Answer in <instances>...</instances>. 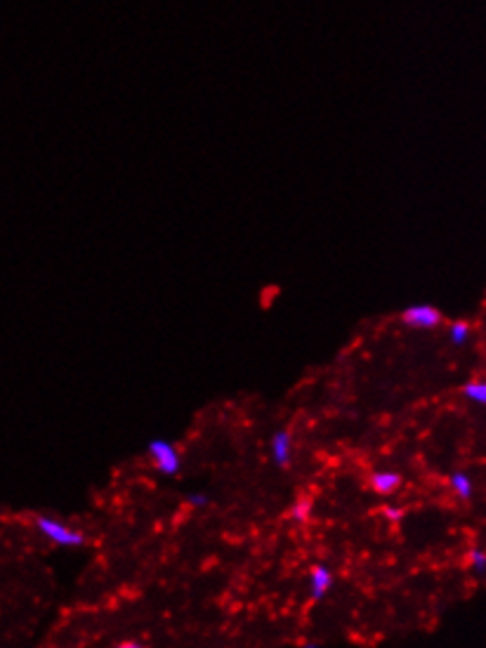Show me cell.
Returning a JSON list of instances; mask_svg holds the SVG:
<instances>
[{
    "mask_svg": "<svg viewBox=\"0 0 486 648\" xmlns=\"http://www.w3.org/2000/svg\"><path fill=\"white\" fill-rule=\"evenodd\" d=\"M34 526L43 538L55 542V544H60V548L76 550V548H83V544L87 542V538L81 533V530L57 521L52 517H46V514H38V517H34Z\"/></svg>",
    "mask_w": 486,
    "mask_h": 648,
    "instance_id": "6da1fadb",
    "label": "cell"
},
{
    "mask_svg": "<svg viewBox=\"0 0 486 648\" xmlns=\"http://www.w3.org/2000/svg\"><path fill=\"white\" fill-rule=\"evenodd\" d=\"M146 458L152 460L158 475H164L168 479L178 477L182 469V455L178 446L170 444L166 439H152L150 444H146Z\"/></svg>",
    "mask_w": 486,
    "mask_h": 648,
    "instance_id": "7a4b0ae2",
    "label": "cell"
},
{
    "mask_svg": "<svg viewBox=\"0 0 486 648\" xmlns=\"http://www.w3.org/2000/svg\"><path fill=\"white\" fill-rule=\"evenodd\" d=\"M402 321L406 323L408 328H416V331H435L437 326H441V316L439 309L430 307V304H411L408 309H404Z\"/></svg>",
    "mask_w": 486,
    "mask_h": 648,
    "instance_id": "3957f363",
    "label": "cell"
},
{
    "mask_svg": "<svg viewBox=\"0 0 486 648\" xmlns=\"http://www.w3.org/2000/svg\"><path fill=\"white\" fill-rule=\"evenodd\" d=\"M293 434L291 430H276L270 439V453H272V463L282 469L291 467L293 460Z\"/></svg>",
    "mask_w": 486,
    "mask_h": 648,
    "instance_id": "277c9868",
    "label": "cell"
},
{
    "mask_svg": "<svg viewBox=\"0 0 486 648\" xmlns=\"http://www.w3.org/2000/svg\"><path fill=\"white\" fill-rule=\"evenodd\" d=\"M333 587V571L329 564H315L312 571H309V597L315 601L327 599Z\"/></svg>",
    "mask_w": 486,
    "mask_h": 648,
    "instance_id": "5b68a950",
    "label": "cell"
},
{
    "mask_svg": "<svg viewBox=\"0 0 486 648\" xmlns=\"http://www.w3.org/2000/svg\"><path fill=\"white\" fill-rule=\"evenodd\" d=\"M368 485H371L378 495H392L402 485V477L396 475V471L378 469V471H374L371 479H368Z\"/></svg>",
    "mask_w": 486,
    "mask_h": 648,
    "instance_id": "8992f818",
    "label": "cell"
},
{
    "mask_svg": "<svg viewBox=\"0 0 486 648\" xmlns=\"http://www.w3.org/2000/svg\"><path fill=\"white\" fill-rule=\"evenodd\" d=\"M449 485L455 497L463 500V503H470L475 495V483L470 479L467 471H453V475H449Z\"/></svg>",
    "mask_w": 486,
    "mask_h": 648,
    "instance_id": "52a82bcc",
    "label": "cell"
},
{
    "mask_svg": "<svg viewBox=\"0 0 486 648\" xmlns=\"http://www.w3.org/2000/svg\"><path fill=\"white\" fill-rule=\"evenodd\" d=\"M461 394L465 396L467 401L486 406V380H470V382H465Z\"/></svg>",
    "mask_w": 486,
    "mask_h": 648,
    "instance_id": "ba28073f",
    "label": "cell"
},
{
    "mask_svg": "<svg viewBox=\"0 0 486 648\" xmlns=\"http://www.w3.org/2000/svg\"><path fill=\"white\" fill-rule=\"evenodd\" d=\"M470 323H465V321H453L451 326H449V340H451V345H455V347H463L467 340H470Z\"/></svg>",
    "mask_w": 486,
    "mask_h": 648,
    "instance_id": "9c48e42d",
    "label": "cell"
},
{
    "mask_svg": "<svg viewBox=\"0 0 486 648\" xmlns=\"http://www.w3.org/2000/svg\"><path fill=\"white\" fill-rule=\"evenodd\" d=\"M467 559H470V566H473L477 576H486V550L473 548L467 552Z\"/></svg>",
    "mask_w": 486,
    "mask_h": 648,
    "instance_id": "30bf717a",
    "label": "cell"
},
{
    "mask_svg": "<svg viewBox=\"0 0 486 648\" xmlns=\"http://www.w3.org/2000/svg\"><path fill=\"white\" fill-rule=\"evenodd\" d=\"M291 517H293V521L305 524L309 517H312V503H309V500H303V503H296V507L291 509Z\"/></svg>",
    "mask_w": 486,
    "mask_h": 648,
    "instance_id": "8fae6325",
    "label": "cell"
},
{
    "mask_svg": "<svg viewBox=\"0 0 486 648\" xmlns=\"http://www.w3.org/2000/svg\"><path fill=\"white\" fill-rule=\"evenodd\" d=\"M382 517H386L388 521H402L404 519V509L388 505V507H382Z\"/></svg>",
    "mask_w": 486,
    "mask_h": 648,
    "instance_id": "7c38bea8",
    "label": "cell"
},
{
    "mask_svg": "<svg viewBox=\"0 0 486 648\" xmlns=\"http://www.w3.org/2000/svg\"><path fill=\"white\" fill-rule=\"evenodd\" d=\"M187 500L191 505H201V507L209 505V495H203V493H189Z\"/></svg>",
    "mask_w": 486,
    "mask_h": 648,
    "instance_id": "4fadbf2b",
    "label": "cell"
},
{
    "mask_svg": "<svg viewBox=\"0 0 486 648\" xmlns=\"http://www.w3.org/2000/svg\"><path fill=\"white\" fill-rule=\"evenodd\" d=\"M116 648H150V646L142 644V641H121Z\"/></svg>",
    "mask_w": 486,
    "mask_h": 648,
    "instance_id": "5bb4252c",
    "label": "cell"
},
{
    "mask_svg": "<svg viewBox=\"0 0 486 648\" xmlns=\"http://www.w3.org/2000/svg\"><path fill=\"white\" fill-rule=\"evenodd\" d=\"M300 648H321L319 644H315V641H309V644H303Z\"/></svg>",
    "mask_w": 486,
    "mask_h": 648,
    "instance_id": "9a60e30c",
    "label": "cell"
}]
</instances>
